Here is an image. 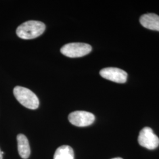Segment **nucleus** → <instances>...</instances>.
Returning a JSON list of instances; mask_svg holds the SVG:
<instances>
[{
	"label": "nucleus",
	"instance_id": "nucleus-1",
	"mask_svg": "<svg viewBox=\"0 0 159 159\" xmlns=\"http://www.w3.org/2000/svg\"><path fill=\"white\" fill-rule=\"evenodd\" d=\"M46 30L45 24L41 21L31 20L23 23L18 26L16 34L24 40L34 39L40 36Z\"/></svg>",
	"mask_w": 159,
	"mask_h": 159
},
{
	"label": "nucleus",
	"instance_id": "nucleus-2",
	"mask_svg": "<svg viewBox=\"0 0 159 159\" xmlns=\"http://www.w3.org/2000/svg\"><path fill=\"white\" fill-rule=\"evenodd\" d=\"M16 98L26 108L35 110L39 106V100L34 93L29 89L21 86H16L13 90Z\"/></svg>",
	"mask_w": 159,
	"mask_h": 159
},
{
	"label": "nucleus",
	"instance_id": "nucleus-3",
	"mask_svg": "<svg viewBox=\"0 0 159 159\" xmlns=\"http://www.w3.org/2000/svg\"><path fill=\"white\" fill-rule=\"evenodd\" d=\"M92 50L91 46L82 43H68L61 48V52L63 55L70 57L77 58L86 56Z\"/></svg>",
	"mask_w": 159,
	"mask_h": 159
},
{
	"label": "nucleus",
	"instance_id": "nucleus-4",
	"mask_svg": "<svg viewBox=\"0 0 159 159\" xmlns=\"http://www.w3.org/2000/svg\"><path fill=\"white\" fill-rule=\"evenodd\" d=\"M138 142L143 148L153 150L159 146V138L148 127L143 128L140 131L138 137Z\"/></svg>",
	"mask_w": 159,
	"mask_h": 159
},
{
	"label": "nucleus",
	"instance_id": "nucleus-5",
	"mask_svg": "<svg viewBox=\"0 0 159 159\" xmlns=\"http://www.w3.org/2000/svg\"><path fill=\"white\" fill-rule=\"evenodd\" d=\"M68 119L73 125L86 127L94 123L95 116L93 114L85 111H75L68 115Z\"/></svg>",
	"mask_w": 159,
	"mask_h": 159
},
{
	"label": "nucleus",
	"instance_id": "nucleus-6",
	"mask_svg": "<svg viewBox=\"0 0 159 159\" xmlns=\"http://www.w3.org/2000/svg\"><path fill=\"white\" fill-rule=\"evenodd\" d=\"M100 74L102 78L117 83H125L127 78L125 71L115 67L103 68L100 71Z\"/></svg>",
	"mask_w": 159,
	"mask_h": 159
},
{
	"label": "nucleus",
	"instance_id": "nucleus-7",
	"mask_svg": "<svg viewBox=\"0 0 159 159\" xmlns=\"http://www.w3.org/2000/svg\"><path fill=\"white\" fill-rule=\"evenodd\" d=\"M140 23L144 28L159 31V16L157 14H144L140 18Z\"/></svg>",
	"mask_w": 159,
	"mask_h": 159
},
{
	"label": "nucleus",
	"instance_id": "nucleus-8",
	"mask_svg": "<svg viewBox=\"0 0 159 159\" xmlns=\"http://www.w3.org/2000/svg\"><path fill=\"white\" fill-rule=\"evenodd\" d=\"M17 139L18 151L20 157L24 159H28L30 155V147L28 139L23 134H19Z\"/></svg>",
	"mask_w": 159,
	"mask_h": 159
},
{
	"label": "nucleus",
	"instance_id": "nucleus-9",
	"mask_svg": "<svg viewBox=\"0 0 159 159\" xmlns=\"http://www.w3.org/2000/svg\"><path fill=\"white\" fill-rule=\"evenodd\" d=\"M54 159H74L73 149L67 145H63L57 148Z\"/></svg>",
	"mask_w": 159,
	"mask_h": 159
},
{
	"label": "nucleus",
	"instance_id": "nucleus-10",
	"mask_svg": "<svg viewBox=\"0 0 159 159\" xmlns=\"http://www.w3.org/2000/svg\"><path fill=\"white\" fill-rule=\"evenodd\" d=\"M0 159H2V152L0 150Z\"/></svg>",
	"mask_w": 159,
	"mask_h": 159
},
{
	"label": "nucleus",
	"instance_id": "nucleus-11",
	"mask_svg": "<svg viewBox=\"0 0 159 159\" xmlns=\"http://www.w3.org/2000/svg\"><path fill=\"white\" fill-rule=\"evenodd\" d=\"M123 159L122 158H121V157H116V158H113V159Z\"/></svg>",
	"mask_w": 159,
	"mask_h": 159
}]
</instances>
